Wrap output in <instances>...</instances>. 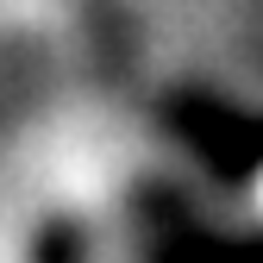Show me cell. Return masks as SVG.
I'll return each instance as SVG.
<instances>
[{
  "instance_id": "cell-2",
  "label": "cell",
  "mask_w": 263,
  "mask_h": 263,
  "mask_svg": "<svg viewBox=\"0 0 263 263\" xmlns=\"http://www.w3.org/2000/svg\"><path fill=\"white\" fill-rule=\"evenodd\" d=\"M170 263H263V238H201V245H182Z\"/></svg>"
},
{
  "instance_id": "cell-1",
  "label": "cell",
  "mask_w": 263,
  "mask_h": 263,
  "mask_svg": "<svg viewBox=\"0 0 263 263\" xmlns=\"http://www.w3.org/2000/svg\"><path fill=\"white\" fill-rule=\"evenodd\" d=\"M170 125L219 176H257L263 170V113H251V107H232L219 94H176Z\"/></svg>"
}]
</instances>
